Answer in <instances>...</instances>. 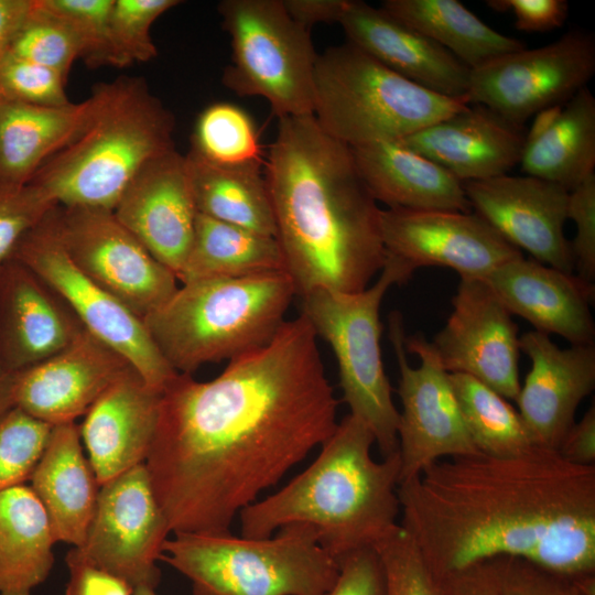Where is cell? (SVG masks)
I'll use <instances>...</instances> for the list:
<instances>
[{
  "mask_svg": "<svg viewBox=\"0 0 595 595\" xmlns=\"http://www.w3.org/2000/svg\"><path fill=\"white\" fill-rule=\"evenodd\" d=\"M594 73V35L570 30L548 45L510 52L470 69L467 100L523 125L567 101Z\"/></svg>",
  "mask_w": 595,
  "mask_h": 595,
  "instance_id": "5bb4252c",
  "label": "cell"
},
{
  "mask_svg": "<svg viewBox=\"0 0 595 595\" xmlns=\"http://www.w3.org/2000/svg\"><path fill=\"white\" fill-rule=\"evenodd\" d=\"M435 580L439 595H500L490 560Z\"/></svg>",
  "mask_w": 595,
  "mask_h": 595,
  "instance_id": "681fc988",
  "label": "cell"
},
{
  "mask_svg": "<svg viewBox=\"0 0 595 595\" xmlns=\"http://www.w3.org/2000/svg\"><path fill=\"white\" fill-rule=\"evenodd\" d=\"M263 172L274 238L296 295L369 286L386 261L381 208L351 148L327 134L313 115L279 118Z\"/></svg>",
  "mask_w": 595,
  "mask_h": 595,
  "instance_id": "3957f363",
  "label": "cell"
},
{
  "mask_svg": "<svg viewBox=\"0 0 595 595\" xmlns=\"http://www.w3.org/2000/svg\"><path fill=\"white\" fill-rule=\"evenodd\" d=\"M338 564L337 581L327 595H383L381 565L374 549L350 553Z\"/></svg>",
  "mask_w": 595,
  "mask_h": 595,
  "instance_id": "bcb514c9",
  "label": "cell"
},
{
  "mask_svg": "<svg viewBox=\"0 0 595 595\" xmlns=\"http://www.w3.org/2000/svg\"><path fill=\"white\" fill-rule=\"evenodd\" d=\"M468 434L480 454L511 456L533 446L532 434L504 397L464 374H448Z\"/></svg>",
  "mask_w": 595,
  "mask_h": 595,
  "instance_id": "e575fe53",
  "label": "cell"
},
{
  "mask_svg": "<svg viewBox=\"0 0 595 595\" xmlns=\"http://www.w3.org/2000/svg\"><path fill=\"white\" fill-rule=\"evenodd\" d=\"M57 542L30 486L0 493V595H32L50 575Z\"/></svg>",
  "mask_w": 595,
  "mask_h": 595,
  "instance_id": "4dcf8cb0",
  "label": "cell"
},
{
  "mask_svg": "<svg viewBox=\"0 0 595 595\" xmlns=\"http://www.w3.org/2000/svg\"><path fill=\"white\" fill-rule=\"evenodd\" d=\"M173 113L140 77L107 83L102 107L89 126L50 158L29 183L57 206L112 210L137 173L175 149Z\"/></svg>",
  "mask_w": 595,
  "mask_h": 595,
  "instance_id": "5b68a950",
  "label": "cell"
},
{
  "mask_svg": "<svg viewBox=\"0 0 595 595\" xmlns=\"http://www.w3.org/2000/svg\"><path fill=\"white\" fill-rule=\"evenodd\" d=\"M505 307L547 335L571 345H594L595 325L589 304L595 286L533 258L510 260L483 279Z\"/></svg>",
  "mask_w": 595,
  "mask_h": 595,
  "instance_id": "603a6c76",
  "label": "cell"
},
{
  "mask_svg": "<svg viewBox=\"0 0 595 595\" xmlns=\"http://www.w3.org/2000/svg\"><path fill=\"white\" fill-rule=\"evenodd\" d=\"M67 78L42 65L8 54L0 63V100L54 107L71 102Z\"/></svg>",
  "mask_w": 595,
  "mask_h": 595,
  "instance_id": "7bdbcfd3",
  "label": "cell"
},
{
  "mask_svg": "<svg viewBox=\"0 0 595 595\" xmlns=\"http://www.w3.org/2000/svg\"><path fill=\"white\" fill-rule=\"evenodd\" d=\"M338 23L348 43L389 69L435 94L468 102L470 69L443 46L381 8L348 0Z\"/></svg>",
  "mask_w": 595,
  "mask_h": 595,
  "instance_id": "cb8c5ba5",
  "label": "cell"
},
{
  "mask_svg": "<svg viewBox=\"0 0 595 595\" xmlns=\"http://www.w3.org/2000/svg\"><path fill=\"white\" fill-rule=\"evenodd\" d=\"M474 213L508 242L558 270L574 273L564 234L570 192L534 176L508 174L463 183Z\"/></svg>",
  "mask_w": 595,
  "mask_h": 595,
  "instance_id": "ac0fdd59",
  "label": "cell"
},
{
  "mask_svg": "<svg viewBox=\"0 0 595 595\" xmlns=\"http://www.w3.org/2000/svg\"><path fill=\"white\" fill-rule=\"evenodd\" d=\"M389 332L400 371L398 453L402 483L445 457L479 452L432 344L421 333L407 337L397 312L390 315Z\"/></svg>",
  "mask_w": 595,
  "mask_h": 595,
  "instance_id": "8fae6325",
  "label": "cell"
},
{
  "mask_svg": "<svg viewBox=\"0 0 595 595\" xmlns=\"http://www.w3.org/2000/svg\"><path fill=\"white\" fill-rule=\"evenodd\" d=\"M160 560L191 581L193 595H327L339 574L338 562L303 524L264 538L174 533Z\"/></svg>",
  "mask_w": 595,
  "mask_h": 595,
  "instance_id": "52a82bcc",
  "label": "cell"
},
{
  "mask_svg": "<svg viewBox=\"0 0 595 595\" xmlns=\"http://www.w3.org/2000/svg\"><path fill=\"white\" fill-rule=\"evenodd\" d=\"M526 134L523 125L475 104L400 141L464 183L507 174L520 163Z\"/></svg>",
  "mask_w": 595,
  "mask_h": 595,
  "instance_id": "484cf974",
  "label": "cell"
},
{
  "mask_svg": "<svg viewBox=\"0 0 595 595\" xmlns=\"http://www.w3.org/2000/svg\"><path fill=\"white\" fill-rule=\"evenodd\" d=\"M466 106L414 84L348 42L317 55L313 116L350 148L403 139Z\"/></svg>",
  "mask_w": 595,
  "mask_h": 595,
  "instance_id": "ba28073f",
  "label": "cell"
},
{
  "mask_svg": "<svg viewBox=\"0 0 595 595\" xmlns=\"http://www.w3.org/2000/svg\"><path fill=\"white\" fill-rule=\"evenodd\" d=\"M519 164L527 175L569 192L595 174V98L587 87L537 115Z\"/></svg>",
  "mask_w": 595,
  "mask_h": 595,
  "instance_id": "f546056e",
  "label": "cell"
},
{
  "mask_svg": "<svg viewBox=\"0 0 595 595\" xmlns=\"http://www.w3.org/2000/svg\"><path fill=\"white\" fill-rule=\"evenodd\" d=\"M411 277L400 263L386 258L377 281L361 291L320 289L301 298L302 315L336 357L349 414L369 428L382 457L398 452L399 411L381 357L380 306L391 285Z\"/></svg>",
  "mask_w": 595,
  "mask_h": 595,
  "instance_id": "9c48e42d",
  "label": "cell"
},
{
  "mask_svg": "<svg viewBox=\"0 0 595 595\" xmlns=\"http://www.w3.org/2000/svg\"><path fill=\"white\" fill-rule=\"evenodd\" d=\"M170 533L148 469L140 464L100 485L85 540L76 549L133 588L155 589L161 581L158 561Z\"/></svg>",
  "mask_w": 595,
  "mask_h": 595,
  "instance_id": "9a60e30c",
  "label": "cell"
},
{
  "mask_svg": "<svg viewBox=\"0 0 595 595\" xmlns=\"http://www.w3.org/2000/svg\"><path fill=\"white\" fill-rule=\"evenodd\" d=\"M86 331L33 271L14 259L0 266V356L13 371L30 368L69 346Z\"/></svg>",
  "mask_w": 595,
  "mask_h": 595,
  "instance_id": "7402d4cb",
  "label": "cell"
},
{
  "mask_svg": "<svg viewBox=\"0 0 595 595\" xmlns=\"http://www.w3.org/2000/svg\"><path fill=\"white\" fill-rule=\"evenodd\" d=\"M107 83L79 102L44 107L0 100V185H24L94 120Z\"/></svg>",
  "mask_w": 595,
  "mask_h": 595,
  "instance_id": "4316f807",
  "label": "cell"
},
{
  "mask_svg": "<svg viewBox=\"0 0 595 595\" xmlns=\"http://www.w3.org/2000/svg\"><path fill=\"white\" fill-rule=\"evenodd\" d=\"M453 311L431 342L448 374H464L517 400L520 344L512 314L483 279L461 277Z\"/></svg>",
  "mask_w": 595,
  "mask_h": 595,
  "instance_id": "e0dca14e",
  "label": "cell"
},
{
  "mask_svg": "<svg viewBox=\"0 0 595 595\" xmlns=\"http://www.w3.org/2000/svg\"><path fill=\"white\" fill-rule=\"evenodd\" d=\"M497 12H510L515 26L523 32H549L561 28L569 15L566 0H487Z\"/></svg>",
  "mask_w": 595,
  "mask_h": 595,
  "instance_id": "7dc6e473",
  "label": "cell"
},
{
  "mask_svg": "<svg viewBox=\"0 0 595 595\" xmlns=\"http://www.w3.org/2000/svg\"><path fill=\"white\" fill-rule=\"evenodd\" d=\"M351 152L369 193L388 208L472 212L463 182L400 140L372 142Z\"/></svg>",
  "mask_w": 595,
  "mask_h": 595,
  "instance_id": "83f0119b",
  "label": "cell"
},
{
  "mask_svg": "<svg viewBox=\"0 0 595 595\" xmlns=\"http://www.w3.org/2000/svg\"><path fill=\"white\" fill-rule=\"evenodd\" d=\"M51 429L18 408L0 415V493L30 480Z\"/></svg>",
  "mask_w": 595,
  "mask_h": 595,
  "instance_id": "74e56055",
  "label": "cell"
},
{
  "mask_svg": "<svg viewBox=\"0 0 595 595\" xmlns=\"http://www.w3.org/2000/svg\"><path fill=\"white\" fill-rule=\"evenodd\" d=\"M374 444L369 428L346 415L303 472L239 513L241 536L264 538L303 524L337 562L374 549L399 524L401 511L399 453L376 461Z\"/></svg>",
  "mask_w": 595,
  "mask_h": 595,
  "instance_id": "277c9868",
  "label": "cell"
},
{
  "mask_svg": "<svg viewBox=\"0 0 595 595\" xmlns=\"http://www.w3.org/2000/svg\"><path fill=\"white\" fill-rule=\"evenodd\" d=\"M162 390L131 369L88 409L79 425L99 485L144 464L159 421Z\"/></svg>",
  "mask_w": 595,
  "mask_h": 595,
  "instance_id": "d4e9b609",
  "label": "cell"
},
{
  "mask_svg": "<svg viewBox=\"0 0 595 595\" xmlns=\"http://www.w3.org/2000/svg\"><path fill=\"white\" fill-rule=\"evenodd\" d=\"M10 259L29 268L55 291L84 328L123 356L148 385L163 390L176 377L143 320L71 260L54 230L51 213L20 240Z\"/></svg>",
  "mask_w": 595,
  "mask_h": 595,
  "instance_id": "7c38bea8",
  "label": "cell"
},
{
  "mask_svg": "<svg viewBox=\"0 0 595 595\" xmlns=\"http://www.w3.org/2000/svg\"><path fill=\"white\" fill-rule=\"evenodd\" d=\"M380 8L443 46L469 69L526 47L457 0H385Z\"/></svg>",
  "mask_w": 595,
  "mask_h": 595,
  "instance_id": "d6a6232c",
  "label": "cell"
},
{
  "mask_svg": "<svg viewBox=\"0 0 595 595\" xmlns=\"http://www.w3.org/2000/svg\"><path fill=\"white\" fill-rule=\"evenodd\" d=\"M190 153L224 166H264L266 162L252 118L239 106L227 101L214 102L199 113Z\"/></svg>",
  "mask_w": 595,
  "mask_h": 595,
  "instance_id": "d590c367",
  "label": "cell"
},
{
  "mask_svg": "<svg viewBox=\"0 0 595 595\" xmlns=\"http://www.w3.org/2000/svg\"><path fill=\"white\" fill-rule=\"evenodd\" d=\"M112 212L178 280L198 215L186 156L172 149L149 161Z\"/></svg>",
  "mask_w": 595,
  "mask_h": 595,
  "instance_id": "d6986e66",
  "label": "cell"
},
{
  "mask_svg": "<svg viewBox=\"0 0 595 595\" xmlns=\"http://www.w3.org/2000/svg\"><path fill=\"white\" fill-rule=\"evenodd\" d=\"M10 54L51 68L67 78L80 50L68 23L44 0L33 7L17 34Z\"/></svg>",
  "mask_w": 595,
  "mask_h": 595,
  "instance_id": "8d00e7d4",
  "label": "cell"
},
{
  "mask_svg": "<svg viewBox=\"0 0 595 595\" xmlns=\"http://www.w3.org/2000/svg\"><path fill=\"white\" fill-rule=\"evenodd\" d=\"M556 452L567 462L577 465H594L595 461V407L574 422L563 436Z\"/></svg>",
  "mask_w": 595,
  "mask_h": 595,
  "instance_id": "f907efd6",
  "label": "cell"
},
{
  "mask_svg": "<svg viewBox=\"0 0 595 595\" xmlns=\"http://www.w3.org/2000/svg\"><path fill=\"white\" fill-rule=\"evenodd\" d=\"M374 550L381 565L383 595H439L435 577L400 523Z\"/></svg>",
  "mask_w": 595,
  "mask_h": 595,
  "instance_id": "ab89813d",
  "label": "cell"
},
{
  "mask_svg": "<svg viewBox=\"0 0 595 595\" xmlns=\"http://www.w3.org/2000/svg\"><path fill=\"white\" fill-rule=\"evenodd\" d=\"M131 369L123 356L84 331L60 353L18 372L15 408L51 426L75 422Z\"/></svg>",
  "mask_w": 595,
  "mask_h": 595,
  "instance_id": "ffe728a7",
  "label": "cell"
},
{
  "mask_svg": "<svg viewBox=\"0 0 595 595\" xmlns=\"http://www.w3.org/2000/svg\"><path fill=\"white\" fill-rule=\"evenodd\" d=\"M56 206L32 183L0 185V266L11 258L20 240Z\"/></svg>",
  "mask_w": 595,
  "mask_h": 595,
  "instance_id": "ee69618b",
  "label": "cell"
},
{
  "mask_svg": "<svg viewBox=\"0 0 595 595\" xmlns=\"http://www.w3.org/2000/svg\"><path fill=\"white\" fill-rule=\"evenodd\" d=\"M348 0H282L289 15L311 30L316 23H338Z\"/></svg>",
  "mask_w": 595,
  "mask_h": 595,
  "instance_id": "816d5d0a",
  "label": "cell"
},
{
  "mask_svg": "<svg viewBox=\"0 0 595 595\" xmlns=\"http://www.w3.org/2000/svg\"><path fill=\"white\" fill-rule=\"evenodd\" d=\"M29 482L47 512L56 541L79 548L100 487L84 455L79 425L68 422L52 426Z\"/></svg>",
  "mask_w": 595,
  "mask_h": 595,
  "instance_id": "f1b7e54d",
  "label": "cell"
},
{
  "mask_svg": "<svg viewBox=\"0 0 595 595\" xmlns=\"http://www.w3.org/2000/svg\"><path fill=\"white\" fill-rule=\"evenodd\" d=\"M72 28L80 58L91 68L123 67L116 48L110 17L113 0H44Z\"/></svg>",
  "mask_w": 595,
  "mask_h": 595,
  "instance_id": "f35d334b",
  "label": "cell"
},
{
  "mask_svg": "<svg viewBox=\"0 0 595 595\" xmlns=\"http://www.w3.org/2000/svg\"><path fill=\"white\" fill-rule=\"evenodd\" d=\"M304 315L209 381L162 390L144 463L171 533H226L239 513L334 433L338 400Z\"/></svg>",
  "mask_w": 595,
  "mask_h": 595,
  "instance_id": "6da1fadb",
  "label": "cell"
},
{
  "mask_svg": "<svg viewBox=\"0 0 595 595\" xmlns=\"http://www.w3.org/2000/svg\"><path fill=\"white\" fill-rule=\"evenodd\" d=\"M576 225L571 241L576 275L586 282L595 279V174L570 192L567 219Z\"/></svg>",
  "mask_w": 595,
  "mask_h": 595,
  "instance_id": "f6af8a7d",
  "label": "cell"
},
{
  "mask_svg": "<svg viewBox=\"0 0 595 595\" xmlns=\"http://www.w3.org/2000/svg\"><path fill=\"white\" fill-rule=\"evenodd\" d=\"M18 372L10 369L0 356V415L15 408Z\"/></svg>",
  "mask_w": 595,
  "mask_h": 595,
  "instance_id": "db71d44e",
  "label": "cell"
},
{
  "mask_svg": "<svg viewBox=\"0 0 595 595\" xmlns=\"http://www.w3.org/2000/svg\"><path fill=\"white\" fill-rule=\"evenodd\" d=\"M34 0H0V63L26 20Z\"/></svg>",
  "mask_w": 595,
  "mask_h": 595,
  "instance_id": "f5cc1de1",
  "label": "cell"
},
{
  "mask_svg": "<svg viewBox=\"0 0 595 595\" xmlns=\"http://www.w3.org/2000/svg\"><path fill=\"white\" fill-rule=\"evenodd\" d=\"M272 271H285L274 237L198 213L192 246L178 281L238 278Z\"/></svg>",
  "mask_w": 595,
  "mask_h": 595,
  "instance_id": "836d02e7",
  "label": "cell"
},
{
  "mask_svg": "<svg viewBox=\"0 0 595 595\" xmlns=\"http://www.w3.org/2000/svg\"><path fill=\"white\" fill-rule=\"evenodd\" d=\"M69 577L64 595H133L134 588L85 559L76 548L65 558Z\"/></svg>",
  "mask_w": 595,
  "mask_h": 595,
  "instance_id": "c3c4849f",
  "label": "cell"
},
{
  "mask_svg": "<svg viewBox=\"0 0 595 595\" xmlns=\"http://www.w3.org/2000/svg\"><path fill=\"white\" fill-rule=\"evenodd\" d=\"M197 212L260 235L274 237L271 198L261 165L224 166L186 155Z\"/></svg>",
  "mask_w": 595,
  "mask_h": 595,
  "instance_id": "1f68e13d",
  "label": "cell"
},
{
  "mask_svg": "<svg viewBox=\"0 0 595 595\" xmlns=\"http://www.w3.org/2000/svg\"><path fill=\"white\" fill-rule=\"evenodd\" d=\"M180 3L178 0H113L110 25L123 67L149 62L158 55L151 26Z\"/></svg>",
  "mask_w": 595,
  "mask_h": 595,
  "instance_id": "60d3db41",
  "label": "cell"
},
{
  "mask_svg": "<svg viewBox=\"0 0 595 595\" xmlns=\"http://www.w3.org/2000/svg\"><path fill=\"white\" fill-rule=\"evenodd\" d=\"M386 257L411 274L421 267H447L459 277L484 279L522 257L476 213L386 208L380 212Z\"/></svg>",
  "mask_w": 595,
  "mask_h": 595,
  "instance_id": "2e32d148",
  "label": "cell"
},
{
  "mask_svg": "<svg viewBox=\"0 0 595 595\" xmlns=\"http://www.w3.org/2000/svg\"><path fill=\"white\" fill-rule=\"evenodd\" d=\"M500 595H595V574H560L513 556L490 560Z\"/></svg>",
  "mask_w": 595,
  "mask_h": 595,
  "instance_id": "b9f144b4",
  "label": "cell"
},
{
  "mask_svg": "<svg viewBox=\"0 0 595 595\" xmlns=\"http://www.w3.org/2000/svg\"><path fill=\"white\" fill-rule=\"evenodd\" d=\"M51 220L76 267L142 320L178 288L175 274L147 250L112 210L56 206Z\"/></svg>",
  "mask_w": 595,
  "mask_h": 595,
  "instance_id": "4fadbf2b",
  "label": "cell"
},
{
  "mask_svg": "<svg viewBox=\"0 0 595 595\" xmlns=\"http://www.w3.org/2000/svg\"><path fill=\"white\" fill-rule=\"evenodd\" d=\"M295 295L285 271L194 280L182 283L143 322L167 364L191 375L269 343Z\"/></svg>",
  "mask_w": 595,
  "mask_h": 595,
  "instance_id": "8992f818",
  "label": "cell"
},
{
  "mask_svg": "<svg viewBox=\"0 0 595 595\" xmlns=\"http://www.w3.org/2000/svg\"><path fill=\"white\" fill-rule=\"evenodd\" d=\"M400 526L435 578L513 556L595 574V466L533 446L437 461L398 487Z\"/></svg>",
  "mask_w": 595,
  "mask_h": 595,
  "instance_id": "7a4b0ae2",
  "label": "cell"
},
{
  "mask_svg": "<svg viewBox=\"0 0 595 595\" xmlns=\"http://www.w3.org/2000/svg\"><path fill=\"white\" fill-rule=\"evenodd\" d=\"M218 12L232 50L224 85L239 96L263 97L278 118L313 115L318 54L310 30L282 0H224Z\"/></svg>",
  "mask_w": 595,
  "mask_h": 595,
  "instance_id": "30bf717a",
  "label": "cell"
},
{
  "mask_svg": "<svg viewBox=\"0 0 595 595\" xmlns=\"http://www.w3.org/2000/svg\"><path fill=\"white\" fill-rule=\"evenodd\" d=\"M133 595H158V594L155 593V589L153 588L138 587V588H134Z\"/></svg>",
  "mask_w": 595,
  "mask_h": 595,
  "instance_id": "11a10c76",
  "label": "cell"
},
{
  "mask_svg": "<svg viewBox=\"0 0 595 595\" xmlns=\"http://www.w3.org/2000/svg\"><path fill=\"white\" fill-rule=\"evenodd\" d=\"M519 344L531 360L516 400L519 413L536 445L556 451L580 403L595 387V347L561 348L538 331L522 334Z\"/></svg>",
  "mask_w": 595,
  "mask_h": 595,
  "instance_id": "44dd1931",
  "label": "cell"
}]
</instances>
